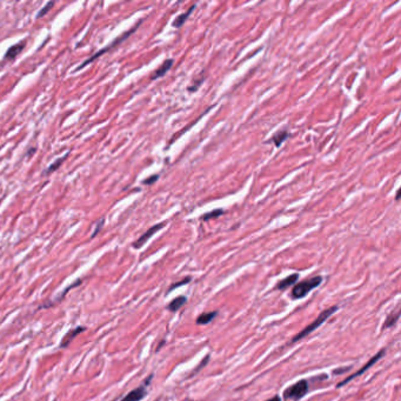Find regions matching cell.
<instances>
[{
	"instance_id": "6da1fadb",
	"label": "cell",
	"mask_w": 401,
	"mask_h": 401,
	"mask_svg": "<svg viewBox=\"0 0 401 401\" xmlns=\"http://www.w3.org/2000/svg\"><path fill=\"white\" fill-rule=\"evenodd\" d=\"M338 309H339L338 306H337V305H334V306H331V307L326 308L325 311H323L318 316H316V319L314 320V322H312L311 324H309V325L306 326V327L304 328V330L299 332V333H298L297 335H295V337H294L293 339H292L290 344H291V345H292V344H295V342H298L299 340H301V339H304L305 337H307L308 334H311L313 331H315L316 328H319L320 326H322L323 324L326 322V320L330 319L331 316L333 315L334 313L338 311Z\"/></svg>"
},
{
	"instance_id": "7a4b0ae2",
	"label": "cell",
	"mask_w": 401,
	"mask_h": 401,
	"mask_svg": "<svg viewBox=\"0 0 401 401\" xmlns=\"http://www.w3.org/2000/svg\"><path fill=\"white\" fill-rule=\"evenodd\" d=\"M323 283V276L322 275H316L312 276L307 280H304V282L295 284L293 289H292L291 295L293 299H302L307 295L309 292H312L316 287H319Z\"/></svg>"
},
{
	"instance_id": "3957f363",
	"label": "cell",
	"mask_w": 401,
	"mask_h": 401,
	"mask_svg": "<svg viewBox=\"0 0 401 401\" xmlns=\"http://www.w3.org/2000/svg\"><path fill=\"white\" fill-rule=\"evenodd\" d=\"M308 392V381L306 379H301L295 382L289 388L284 391V399L285 400H300L307 394Z\"/></svg>"
},
{
	"instance_id": "277c9868",
	"label": "cell",
	"mask_w": 401,
	"mask_h": 401,
	"mask_svg": "<svg viewBox=\"0 0 401 401\" xmlns=\"http://www.w3.org/2000/svg\"><path fill=\"white\" fill-rule=\"evenodd\" d=\"M141 23H143V20H140V21H139V23H137V24H136V26H133L132 28H131V30H129V31H127V32H125V33H124V34H122V35H120V36H118V38H116V39L114 40V42H113V43H111V44H109V45H108V46L106 47V49H104V50H101V51H99V52H98V53H96V54H93V56H92V57H91V58H90V59H87L86 61H84V63L82 64V66H80V67H78V68H76V70H78V71H79V70H82V68H83V67H85V66H86V65H87V64H90V63H92V61H93V60H96V59H97V58H99V57L101 56V54H103V53H106V52H108V51H109V50H112V49H113V47H115L116 45H119V44H120V43H123V42H124V40H126L127 38H129V36H130L131 34H132V33H133V32H136V30H137V28H138V27H139V25H140Z\"/></svg>"
},
{
	"instance_id": "5b68a950",
	"label": "cell",
	"mask_w": 401,
	"mask_h": 401,
	"mask_svg": "<svg viewBox=\"0 0 401 401\" xmlns=\"http://www.w3.org/2000/svg\"><path fill=\"white\" fill-rule=\"evenodd\" d=\"M385 352H386V348H382V349H380V351H379L377 354H375L373 358H371L370 360H368V362L364 365V366L362 367V368H359L358 370V372H355V373H353V374H351L349 375V377H347L345 379L344 381H341V382H339V384L337 385V388H340V387H342V386H345V385H347L349 381H352L353 379H355V378H358V377H360V375L362 374H364L365 372H366L367 370H370V368L373 366V365H375V363L378 362L379 359L380 358H382V356L385 355Z\"/></svg>"
},
{
	"instance_id": "8992f818",
	"label": "cell",
	"mask_w": 401,
	"mask_h": 401,
	"mask_svg": "<svg viewBox=\"0 0 401 401\" xmlns=\"http://www.w3.org/2000/svg\"><path fill=\"white\" fill-rule=\"evenodd\" d=\"M165 225H166V222H160V224H156L154 226H152V227L149 228V229H147V231H146L144 234L137 240V242L133 243L134 249H140V247H143L146 244V242H147L148 239H151L156 232L160 231L162 228H164V226H165Z\"/></svg>"
},
{
	"instance_id": "52a82bcc",
	"label": "cell",
	"mask_w": 401,
	"mask_h": 401,
	"mask_svg": "<svg viewBox=\"0 0 401 401\" xmlns=\"http://www.w3.org/2000/svg\"><path fill=\"white\" fill-rule=\"evenodd\" d=\"M173 63H174L173 59H166L162 65H160L159 68H156V70L153 72V74L151 75V79L154 80V79L162 78V76L165 75L166 73L169 72L171 68H172Z\"/></svg>"
},
{
	"instance_id": "ba28073f",
	"label": "cell",
	"mask_w": 401,
	"mask_h": 401,
	"mask_svg": "<svg viewBox=\"0 0 401 401\" xmlns=\"http://www.w3.org/2000/svg\"><path fill=\"white\" fill-rule=\"evenodd\" d=\"M145 386L146 385L140 386V387L133 389V391L130 392L129 394H127L122 401H140L141 399H144L146 394H147V391H146Z\"/></svg>"
},
{
	"instance_id": "9c48e42d",
	"label": "cell",
	"mask_w": 401,
	"mask_h": 401,
	"mask_svg": "<svg viewBox=\"0 0 401 401\" xmlns=\"http://www.w3.org/2000/svg\"><path fill=\"white\" fill-rule=\"evenodd\" d=\"M289 137H290L289 131H287V130H282V131H278V132L273 134V137L271 138V139L266 140L265 143H268V144L272 143V144L275 145V147H280L284 141H285Z\"/></svg>"
},
{
	"instance_id": "30bf717a",
	"label": "cell",
	"mask_w": 401,
	"mask_h": 401,
	"mask_svg": "<svg viewBox=\"0 0 401 401\" xmlns=\"http://www.w3.org/2000/svg\"><path fill=\"white\" fill-rule=\"evenodd\" d=\"M299 279V274L298 273H293V274H291L287 276V278L280 280L278 283V285H276V289L280 290V291H284L286 289H289L291 286H294L295 284H297Z\"/></svg>"
},
{
	"instance_id": "8fae6325",
	"label": "cell",
	"mask_w": 401,
	"mask_h": 401,
	"mask_svg": "<svg viewBox=\"0 0 401 401\" xmlns=\"http://www.w3.org/2000/svg\"><path fill=\"white\" fill-rule=\"evenodd\" d=\"M84 331H85V327H76V328H74V330H71L66 335H65V338L63 339V340H61L60 347L61 348L67 347V346L72 342L73 339H74L76 335H78L79 333H82V332H84Z\"/></svg>"
},
{
	"instance_id": "7c38bea8",
	"label": "cell",
	"mask_w": 401,
	"mask_h": 401,
	"mask_svg": "<svg viewBox=\"0 0 401 401\" xmlns=\"http://www.w3.org/2000/svg\"><path fill=\"white\" fill-rule=\"evenodd\" d=\"M399 318H400V308L398 307L394 312H392L391 314L387 315V318H386L384 325H382V327H381V330L385 331V330H387V328L393 327L396 323H398Z\"/></svg>"
},
{
	"instance_id": "4fadbf2b",
	"label": "cell",
	"mask_w": 401,
	"mask_h": 401,
	"mask_svg": "<svg viewBox=\"0 0 401 401\" xmlns=\"http://www.w3.org/2000/svg\"><path fill=\"white\" fill-rule=\"evenodd\" d=\"M186 302H187V298H186L185 295H180V297L174 298L173 300L167 305V309H169L170 312H178Z\"/></svg>"
},
{
	"instance_id": "5bb4252c",
	"label": "cell",
	"mask_w": 401,
	"mask_h": 401,
	"mask_svg": "<svg viewBox=\"0 0 401 401\" xmlns=\"http://www.w3.org/2000/svg\"><path fill=\"white\" fill-rule=\"evenodd\" d=\"M217 315H218L217 311L202 313V314H200L195 320L196 325H209L211 322H213V319H216Z\"/></svg>"
},
{
	"instance_id": "9a60e30c",
	"label": "cell",
	"mask_w": 401,
	"mask_h": 401,
	"mask_svg": "<svg viewBox=\"0 0 401 401\" xmlns=\"http://www.w3.org/2000/svg\"><path fill=\"white\" fill-rule=\"evenodd\" d=\"M194 9H195V5H193V6L189 7V10L187 11V12H185V13L180 14V16H178V17L176 18V20L173 21V27L180 28V27L182 26V25L185 24V21L187 20V18H188L189 16H191L193 11H194Z\"/></svg>"
},
{
	"instance_id": "2e32d148",
	"label": "cell",
	"mask_w": 401,
	"mask_h": 401,
	"mask_svg": "<svg viewBox=\"0 0 401 401\" xmlns=\"http://www.w3.org/2000/svg\"><path fill=\"white\" fill-rule=\"evenodd\" d=\"M23 50H24V43L17 44V45L12 46L9 51H7L6 54H5V59H6V60L14 59V58H16V57L18 56V54H19Z\"/></svg>"
},
{
	"instance_id": "e0dca14e",
	"label": "cell",
	"mask_w": 401,
	"mask_h": 401,
	"mask_svg": "<svg viewBox=\"0 0 401 401\" xmlns=\"http://www.w3.org/2000/svg\"><path fill=\"white\" fill-rule=\"evenodd\" d=\"M67 155H68V153H67V154H65L64 156H61V158L57 159L56 162H54V163L52 164V165L47 167L46 171H45V174H51V173H53L56 170L59 169V167H60L61 165H63V163L65 162V159L67 158Z\"/></svg>"
},
{
	"instance_id": "ac0fdd59",
	"label": "cell",
	"mask_w": 401,
	"mask_h": 401,
	"mask_svg": "<svg viewBox=\"0 0 401 401\" xmlns=\"http://www.w3.org/2000/svg\"><path fill=\"white\" fill-rule=\"evenodd\" d=\"M224 213H225L224 210H214V211H211V212H209V213H205L204 216L200 217V219H202V220H204V221H207V220H211V219H217L220 216H222Z\"/></svg>"
},
{
	"instance_id": "d6986e66",
	"label": "cell",
	"mask_w": 401,
	"mask_h": 401,
	"mask_svg": "<svg viewBox=\"0 0 401 401\" xmlns=\"http://www.w3.org/2000/svg\"><path fill=\"white\" fill-rule=\"evenodd\" d=\"M204 80H205V75H204V72H203L202 76H200L199 79L194 80V82L192 83V86H189V87H188V91H189V92H194V91L198 90L199 87H200V85H202V83L204 82Z\"/></svg>"
},
{
	"instance_id": "ffe728a7",
	"label": "cell",
	"mask_w": 401,
	"mask_h": 401,
	"mask_svg": "<svg viewBox=\"0 0 401 401\" xmlns=\"http://www.w3.org/2000/svg\"><path fill=\"white\" fill-rule=\"evenodd\" d=\"M188 283H191V276H186V279L180 280L179 283H174V284H172V285L170 286V289H169V291H167V292L173 291L174 289H178V287H180V286H182V285H187Z\"/></svg>"
},
{
	"instance_id": "44dd1931",
	"label": "cell",
	"mask_w": 401,
	"mask_h": 401,
	"mask_svg": "<svg viewBox=\"0 0 401 401\" xmlns=\"http://www.w3.org/2000/svg\"><path fill=\"white\" fill-rule=\"evenodd\" d=\"M53 6H54V3H53V2H51V3H49V4H46V5L44 6L43 9H42V11H40V12H39L38 14H36V18H38V19H39V18H43L47 12H49V11H50L51 9H52Z\"/></svg>"
},
{
	"instance_id": "7402d4cb",
	"label": "cell",
	"mask_w": 401,
	"mask_h": 401,
	"mask_svg": "<svg viewBox=\"0 0 401 401\" xmlns=\"http://www.w3.org/2000/svg\"><path fill=\"white\" fill-rule=\"evenodd\" d=\"M104 221H105V219L104 218H101L99 221H98V224H97V228L94 229V232L92 233V235H91V238H94V236H96L98 233H99V231L101 228H103V225H104Z\"/></svg>"
},
{
	"instance_id": "603a6c76",
	"label": "cell",
	"mask_w": 401,
	"mask_h": 401,
	"mask_svg": "<svg viewBox=\"0 0 401 401\" xmlns=\"http://www.w3.org/2000/svg\"><path fill=\"white\" fill-rule=\"evenodd\" d=\"M158 178H159L158 174H155V176L149 177L147 180H144V184H145V185H151V184H153V182H155L156 180H158Z\"/></svg>"
},
{
	"instance_id": "cb8c5ba5",
	"label": "cell",
	"mask_w": 401,
	"mask_h": 401,
	"mask_svg": "<svg viewBox=\"0 0 401 401\" xmlns=\"http://www.w3.org/2000/svg\"><path fill=\"white\" fill-rule=\"evenodd\" d=\"M351 370V367H341V368H339V370H334L333 371V374L335 375V374H342L344 373V372H346V371H349Z\"/></svg>"
},
{
	"instance_id": "d4e9b609",
	"label": "cell",
	"mask_w": 401,
	"mask_h": 401,
	"mask_svg": "<svg viewBox=\"0 0 401 401\" xmlns=\"http://www.w3.org/2000/svg\"><path fill=\"white\" fill-rule=\"evenodd\" d=\"M209 359H210V356H209V355H207V356H206V358H205V360H203V362H202V364H200V366H198V367H196V368H195V370H194V372H193V373H194V374H195V373H198V371L200 370V367H202V366H205V365H206V363H207V360H209Z\"/></svg>"
},
{
	"instance_id": "484cf974",
	"label": "cell",
	"mask_w": 401,
	"mask_h": 401,
	"mask_svg": "<svg viewBox=\"0 0 401 401\" xmlns=\"http://www.w3.org/2000/svg\"><path fill=\"white\" fill-rule=\"evenodd\" d=\"M266 401H282V399H280V396H279V395H274V396H273V398H269V399H267Z\"/></svg>"
},
{
	"instance_id": "4316f807",
	"label": "cell",
	"mask_w": 401,
	"mask_h": 401,
	"mask_svg": "<svg viewBox=\"0 0 401 401\" xmlns=\"http://www.w3.org/2000/svg\"><path fill=\"white\" fill-rule=\"evenodd\" d=\"M399 196H400V189H398V192H396V196H395V200H399V199H400V198H399Z\"/></svg>"
}]
</instances>
